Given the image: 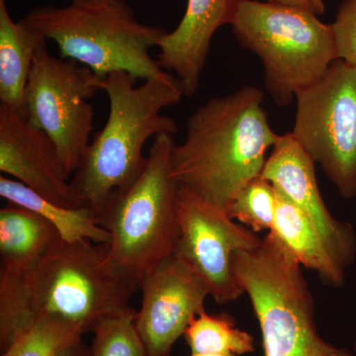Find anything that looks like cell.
I'll return each mask as SVG.
<instances>
[{"instance_id":"6da1fadb","label":"cell","mask_w":356,"mask_h":356,"mask_svg":"<svg viewBox=\"0 0 356 356\" xmlns=\"http://www.w3.org/2000/svg\"><path fill=\"white\" fill-rule=\"evenodd\" d=\"M140 283L117 266L109 245L58 238L33 268L0 273V351L42 318L93 332L106 318L132 310Z\"/></svg>"},{"instance_id":"7a4b0ae2","label":"cell","mask_w":356,"mask_h":356,"mask_svg":"<svg viewBox=\"0 0 356 356\" xmlns=\"http://www.w3.org/2000/svg\"><path fill=\"white\" fill-rule=\"evenodd\" d=\"M262 103L261 89L248 86L199 107L173 149L178 185L228 214L243 187L261 175L267 152L280 137Z\"/></svg>"},{"instance_id":"3957f363","label":"cell","mask_w":356,"mask_h":356,"mask_svg":"<svg viewBox=\"0 0 356 356\" xmlns=\"http://www.w3.org/2000/svg\"><path fill=\"white\" fill-rule=\"evenodd\" d=\"M100 86L109 98L108 119L93 136L70 180L98 217L115 194L127 189L144 170L147 140L159 134L177 133L175 120L161 112L178 104L184 95L172 74L137 86L135 76L117 72L103 77Z\"/></svg>"},{"instance_id":"277c9868","label":"cell","mask_w":356,"mask_h":356,"mask_svg":"<svg viewBox=\"0 0 356 356\" xmlns=\"http://www.w3.org/2000/svg\"><path fill=\"white\" fill-rule=\"evenodd\" d=\"M302 267L270 232L257 247L234 254V276L259 322L264 356H353L318 334Z\"/></svg>"},{"instance_id":"5b68a950","label":"cell","mask_w":356,"mask_h":356,"mask_svg":"<svg viewBox=\"0 0 356 356\" xmlns=\"http://www.w3.org/2000/svg\"><path fill=\"white\" fill-rule=\"evenodd\" d=\"M22 20L53 40L63 58L81 63L100 79L117 72L145 81L170 74L151 56L168 31L138 21L124 0L96 7L39 6Z\"/></svg>"},{"instance_id":"8992f818","label":"cell","mask_w":356,"mask_h":356,"mask_svg":"<svg viewBox=\"0 0 356 356\" xmlns=\"http://www.w3.org/2000/svg\"><path fill=\"white\" fill-rule=\"evenodd\" d=\"M229 25L241 46L261 58L264 86L278 106L290 104L339 60L332 24L309 11L238 0Z\"/></svg>"},{"instance_id":"52a82bcc","label":"cell","mask_w":356,"mask_h":356,"mask_svg":"<svg viewBox=\"0 0 356 356\" xmlns=\"http://www.w3.org/2000/svg\"><path fill=\"white\" fill-rule=\"evenodd\" d=\"M175 146L173 135L156 136L139 177L115 194L100 214V225L111 236L110 257L140 284L145 274L173 254L179 236Z\"/></svg>"},{"instance_id":"ba28073f","label":"cell","mask_w":356,"mask_h":356,"mask_svg":"<svg viewBox=\"0 0 356 356\" xmlns=\"http://www.w3.org/2000/svg\"><path fill=\"white\" fill-rule=\"evenodd\" d=\"M292 134L344 199L356 196V67L334 60L295 96Z\"/></svg>"},{"instance_id":"9c48e42d","label":"cell","mask_w":356,"mask_h":356,"mask_svg":"<svg viewBox=\"0 0 356 356\" xmlns=\"http://www.w3.org/2000/svg\"><path fill=\"white\" fill-rule=\"evenodd\" d=\"M100 81L88 67L50 55L46 40L39 44L26 86L24 117L48 134L70 175L90 143L95 110L88 100L102 90Z\"/></svg>"},{"instance_id":"30bf717a","label":"cell","mask_w":356,"mask_h":356,"mask_svg":"<svg viewBox=\"0 0 356 356\" xmlns=\"http://www.w3.org/2000/svg\"><path fill=\"white\" fill-rule=\"evenodd\" d=\"M177 211L179 236L173 252L202 278L217 304L236 301L243 292L232 268L234 254L257 247L261 238L179 185Z\"/></svg>"},{"instance_id":"8fae6325","label":"cell","mask_w":356,"mask_h":356,"mask_svg":"<svg viewBox=\"0 0 356 356\" xmlns=\"http://www.w3.org/2000/svg\"><path fill=\"white\" fill-rule=\"evenodd\" d=\"M142 306L135 325L147 356H172L173 346L201 311L209 290L202 278L173 252L140 281Z\"/></svg>"},{"instance_id":"7c38bea8","label":"cell","mask_w":356,"mask_h":356,"mask_svg":"<svg viewBox=\"0 0 356 356\" xmlns=\"http://www.w3.org/2000/svg\"><path fill=\"white\" fill-rule=\"evenodd\" d=\"M315 165L292 132L286 133L271 149L261 177L305 213L334 261L346 271L356 259L355 229L332 216L318 188Z\"/></svg>"},{"instance_id":"4fadbf2b","label":"cell","mask_w":356,"mask_h":356,"mask_svg":"<svg viewBox=\"0 0 356 356\" xmlns=\"http://www.w3.org/2000/svg\"><path fill=\"white\" fill-rule=\"evenodd\" d=\"M0 170L51 202L88 207L72 188L70 172L48 134L32 127L22 114L1 103Z\"/></svg>"},{"instance_id":"5bb4252c","label":"cell","mask_w":356,"mask_h":356,"mask_svg":"<svg viewBox=\"0 0 356 356\" xmlns=\"http://www.w3.org/2000/svg\"><path fill=\"white\" fill-rule=\"evenodd\" d=\"M238 0H187L184 18L158 44L163 70L175 72L185 96L197 92L213 36L231 24Z\"/></svg>"},{"instance_id":"9a60e30c","label":"cell","mask_w":356,"mask_h":356,"mask_svg":"<svg viewBox=\"0 0 356 356\" xmlns=\"http://www.w3.org/2000/svg\"><path fill=\"white\" fill-rule=\"evenodd\" d=\"M275 191V220L270 233L277 236L302 266L317 273L325 285L343 286L346 271L330 254L313 222L284 194L276 188Z\"/></svg>"},{"instance_id":"2e32d148","label":"cell","mask_w":356,"mask_h":356,"mask_svg":"<svg viewBox=\"0 0 356 356\" xmlns=\"http://www.w3.org/2000/svg\"><path fill=\"white\" fill-rule=\"evenodd\" d=\"M47 40L22 19L15 22L0 0V102L24 116L25 90L39 44Z\"/></svg>"},{"instance_id":"e0dca14e","label":"cell","mask_w":356,"mask_h":356,"mask_svg":"<svg viewBox=\"0 0 356 356\" xmlns=\"http://www.w3.org/2000/svg\"><path fill=\"white\" fill-rule=\"evenodd\" d=\"M58 238V232L44 218L9 203L0 210L1 273L30 270Z\"/></svg>"},{"instance_id":"ac0fdd59","label":"cell","mask_w":356,"mask_h":356,"mask_svg":"<svg viewBox=\"0 0 356 356\" xmlns=\"http://www.w3.org/2000/svg\"><path fill=\"white\" fill-rule=\"evenodd\" d=\"M0 196L44 218L65 242L89 241L97 245L111 243L109 232L100 225L99 217L90 208H70L51 202L18 180L4 175L0 177Z\"/></svg>"},{"instance_id":"d6986e66","label":"cell","mask_w":356,"mask_h":356,"mask_svg":"<svg viewBox=\"0 0 356 356\" xmlns=\"http://www.w3.org/2000/svg\"><path fill=\"white\" fill-rule=\"evenodd\" d=\"M191 353H235L245 355L254 353V337L236 327L235 321L226 313L212 315L201 311L184 332Z\"/></svg>"},{"instance_id":"ffe728a7","label":"cell","mask_w":356,"mask_h":356,"mask_svg":"<svg viewBox=\"0 0 356 356\" xmlns=\"http://www.w3.org/2000/svg\"><path fill=\"white\" fill-rule=\"evenodd\" d=\"M83 336L79 327L60 318H42L21 332L1 356H60Z\"/></svg>"},{"instance_id":"44dd1931","label":"cell","mask_w":356,"mask_h":356,"mask_svg":"<svg viewBox=\"0 0 356 356\" xmlns=\"http://www.w3.org/2000/svg\"><path fill=\"white\" fill-rule=\"evenodd\" d=\"M276 212V191L261 175L254 178L236 195L229 206V217L254 233L273 231Z\"/></svg>"},{"instance_id":"7402d4cb","label":"cell","mask_w":356,"mask_h":356,"mask_svg":"<svg viewBox=\"0 0 356 356\" xmlns=\"http://www.w3.org/2000/svg\"><path fill=\"white\" fill-rule=\"evenodd\" d=\"M137 311L106 318L98 325L89 346V356H147L135 325Z\"/></svg>"},{"instance_id":"603a6c76","label":"cell","mask_w":356,"mask_h":356,"mask_svg":"<svg viewBox=\"0 0 356 356\" xmlns=\"http://www.w3.org/2000/svg\"><path fill=\"white\" fill-rule=\"evenodd\" d=\"M337 58L356 67V0H343L332 23Z\"/></svg>"},{"instance_id":"cb8c5ba5","label":"cell","mask_w":356,"mask_h":356,"mask_svg":"<svg viewBox=\"0 0 356 356\" xmlns=\"http://www.w3.org/2000/svg\"><path fill=\"white\" fill-rule=\"evenodd\" d=\"M266 2L302 9L317 16L323 15L325 11L324 0H266Z\"/></svg>"},{"instance_id":"d4e9b609","label":"cell","mask_w":356,"mask_h":356,"mask_svg":"<svg viewBox=\"0 0 356 356\" xmlns=\"http://www.w3.org/2000/svg\"><path fill=\"white\" fill-rule=\"evenodd\" d=\"M60 356H89V346L81 339L69 346Z\"/></svg>"},{"instance_id":"484cf974","label":"cell","mask_w":356,"mask_h":356,"mask_svg":"<svg viewBox=\"0 0 356 356\" xmlns=\"http://www.w3.org/2000/svg\"><path fill=\"white\" fill-rule=\"evenodd\" d=\"M112 0H72V4L77 6L96 7L109 3Z\"/></svg>"},{"instance_id":"4316f807","label":"cell","mask_w":356,"mask_h":356,"mask_svg":"<svg viewBox=\"0 0 356 356\" xmlns=\"http://www.w3.org/2000/svg\"><path fill=\"white\" fill-rule=\"evenodd\" d=\"M191 356H243L235 353H191Z\"/></svg>"},{"instance_id":"83f0119b","label":"cell","mask_w":356,"mask_h":356,"mask_svg":"<svg viewBox=\"0 0 356 356\" xmlns=\"http://www.w3.org/2000/svg\"><path fill=\"white\" fill-rule=\"evenodd\" d=\"M353 351H355V353L356 355V339L355 341V343H353Z\"/></svg>"}]
</instances>
